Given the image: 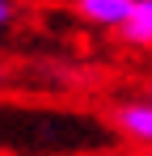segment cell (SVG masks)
<instances>
[{
  "mask_svg": "<svg viewBox=\"0 0 152 156\" xmlns=\"http://www.w3.org/2000/svg\"><path fill=\"white\" fill-rule=\"evenodd\" d=\"M110 127L118 131L123 139L131 144H148L152 148V101H123V105H110Z\"/></svg>",
  "mask_w": 152,
  "mask_h": 156,
  "instance_id": "obj_1",
  "label": "cell"
},
{
  "mask_svg": "<svg viewBox=\"0 0 152 156\" xmlns=\"http://www.w3.org/2000/svg\"><path fill=\"white\" fill-rule=\"evenodd\" d=\"M76 17H85L89 26L101 30H123L135 13V0H72Z\"/></svg>",
  "mask_w": 152,
  "mask_h": 156,
  "instance_id": "obj_2",
  "label": "cell"
},
{
  "mask_svg": "<svg viewBox=\"0 0 152 156\" xmlns=\"http://www.w3.org/2000/svg\"><path fill=\"white\" fill-rule=\"evenodd\" d=\"M123 42H135V47H152V0H135V13L123 30Z\"/></svg>",
  "mask_w": 152,
  "mask_h": 156,
  "instance_id": "obj_3",
  "label": "cell"
},
{
  "mask_svg": "<svg viewBox=\"0 0 152 156\" xmlns=\"http://www.w3.org/2000/svg\"><path fill=\"white\" fill-rule=\"evenodd\" d=\"M13 21V0H0V26Z\"/></svg>",
  "mask_w": 152,
  "mask_h": 156,
  "instance_id": "obj_4",
  "label": "cell"
},
{
  "mask_svg": "<svg viewBox=\"0 0 152 156\" xmlns=\"http://www.w3.org/2000/svg\"><path fill=\"white\" fill-rule=\"evenodd\" d=\"M148 101H152V80H148Z\"/></svg>",
  "mask_w": 152,
  "mask_h": 156,
  "instance_id": "obj_5",
  "label": "cell"
},
{
  "mask_svg": "<svg viewBox=\"0 0 152 156\" xmlns=\"http://www.w3.org/2000/svg\"><path fill=\"white\" fill-rule=\"evenodd\" d=\"M0 80H4V63H0Z\"/></svg>",
  "mask_w": 152,
  "mask_h": 156,
  "instance_id": "obj_6",
  "label": "cell"
}]
</instances>
